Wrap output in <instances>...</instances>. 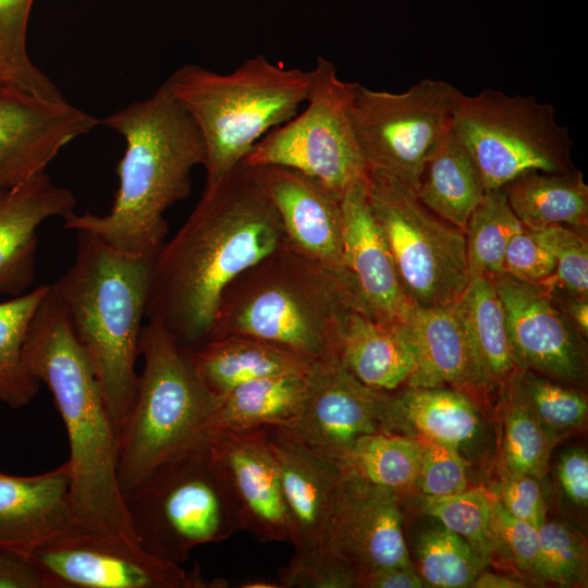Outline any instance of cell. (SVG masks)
Returning <instances> with one entry per match:
<instances>
[{"label": "cell", "mask_w": 588, "mask_h": 588, "mask_svg": "<svg viewBox=\"0 0 588 588\" xmlns=\"http://www.w3.org/2000/svg\"><path fill=\"white\" fill-rule=\"evenodd\" d=\"M75 207L74 194L46 172L0 192V294L25 293L35 279L39 226L50 218H65Z\"/></svg>", "instance_id": "obj_22"}, {"label": "cell", "mask_w": 588, "mask_h": 588, "mask_svg": "<svg viewBox=\"0 0 588 588\" xmlns=\"http://www.w3.org/2000/svg\"><path fill=\"white\" fill-rule=\"evenodd\" d=\"M139 354L144 367L119 431L123 494L206 434L220 400L203 382L189 353L160 322L147 320L143 326Z\"/></svg>", "instance_id": "obj_7"}, {"label": "cell", "mask_w": 588, "mask_h": 588, "mask_svg": "<svg viewBox=\"0 0 588 588\" xmlns=\"http://www.w3.org/2000/svg\"><path fill=\"white\" fill-rule=\"evenodd\" d=\"M500 399L504 416L503 456L506 470L542 479L555 441L507 388Z\"/></svg>", "instance_id": "obj_39"}, {"label": "cell", "mask_w": 588, "mask_h": 588, "mask_svg": "<svg viewBox=\"0 0 588 588\" xmlns=\"http://www.w3.org/2000/svg\"><path fill=\"white\" fill-rule=\"evenodd\" d=\"M493 493L482 487L446 497L422 498V510L464 538L487 563L498 554L492 527Z\"/></svg>", "instance_id": "obj_38"}, {"label": "cell", "mask_w": 588, "mask_h": 588, "mask_svg": "<svg viewBox=\"0 0 588 588\" xmlns=\"http://www.w3.org/2000/svg\"><path fill=\"white\" fill-rule=\"evenodd\" d=\"M42 284L0 302V401L19 408L36 395L39 382L27 371L23 350L32 320L49 291Z\"/></svg>", "instance_id": "obj_32"}, {"label": "cell", "mask_w": 588, "mask_h": 588, "mask_svg": "<svg viewBox=\"0 0 588 588\" xmlns=\"http://www.w3.org/2000/svg\"><path fill=\"white\" fill-rule=\"evenodd\" d=\"M100 119L69 101H46L11 89L0 93V192L46 172L69 143Z\"/></svg>", "instance_id": "obj_18"}, {"label": "cell", "mask_w": 588, "mask_h": 588, "mask_svg": "<svg viewBox=\"0 0 588 588\" xmlns=\"http://www.w3.org/2000/svg\"><path fill=\"white\" fill-rule=\"evenodd\" d=\"M284 240L257 169L241 162L203 192L184 224L158 250L146 320L160 322L183 350L199 348L210 339L229 284Z\"/></svg>", "instance_id": "obj_1"}, {"label": "cell", "mask_w": 588, "mask_h": 588, "mask_svg": "<svg viewBox=\"0 0 588 588\" xmlns=\"http://www.w3.org/2000/svg\"><path fill=\"white\" fill-rule=\"evenodd\" d=\"M388 392L358 380L339 356L315 360L305 375L299 412L286 428L309 448L345 467L354 442L383 432Z\"/></svg>", "instance_id": "obj_15"}, {"label": "cell", "mask_w": 588, "mask_h": 588, "mask_svg": "<svg viewBox=\"0 0 588 588\" xmlns=\"http://www.w3.org/2000/svg\"><path fill=\"white\" fill-rule=\"evenodd\" d=\"M522 225L509 205L504 187L485 193L465 230L470 280L486 278L493 281L504 274L507 242Z\"/></svg>", "instance_id": "obj_35"}, {"label": "cell", "mask_w": 588, "mask_h": 588, "mask_svg": "<svg viewBox=\"0 0 588 588\" xmlns=\"http://www.w3.org/2000/svg\"><path fill=\"white\" fill-rule=\"evenodd\" d=\"M510 207L531 231L562 224L583 231L588 221V187L577 170L530 171L504 186Z\"/></svg>", "instance_id": "obj_30"}, {"label": "cell", "mask_w": 588, "mask_h": 588, "mask_svg": "<svg viewBox=\"0 0 588 588\" xmlns=\"http://www.w3.org/2000/svg\"><path fill=\"white\" fill-rule=\"evenodd\" d=\"M34 0H0V77L11 90L46 101L65 98L32 61L26 45Z\"/></svg>", "instance_id": "obj_36"}, {"label": "cell", "mask_w": 588, "mask_h": 588, "mask_svg": "<svg viewBox=\"0 0 588 588\" xmlns=\"http://www.w3.org/2000/svg\"><path fill=\"white\" fill-rule=\"evenodd\" d=\"M358 588H421L425 584L415 565L396 567L358 576Z\"/></svg>", "instance_id": "obj_49"}, {"label": "cell", "mask_w": 588, "mask_h": 588, "mask_svg": "<svg viewBox=\"0 0 588 588\" xmlns=\"http://www.w3.org/2000/svg\"><path fill=\"white\" fill-rule=\"evenodd\" d=\"M310 76L305 109L268 132L242 163L294 169L342 199L368 175L350 113L357 82L342 81L335 65L322 57Z\"/></svg>", "instance_id": "obj_11"}, {"label": "cell", "mask_w": 588, "mask_h": 588, "mask_svg": "<svg viewBox=\"0 0 588 588\" xmlns=\"http://www.w3.org/2000/svg\"><path fill=\"white\" fill-rule=\"evenodd\" d=\"M526 585L509 576L485 572V569L474 579L471 588H522Z\"/></svg>", "instance_id": "obj_51"}, {"label": "cell", "mask_w": 588, "mask_h": 588, "mask_svg": "<svg viewBox=\"0 0 588 588\" xmlns=\"http://www.w3.org/2000/svg\"><path fill=\"white\" fill-rule=\"evenodd\" d=\"M421 456L422 444L418 439L376 432L354 442L345 467L375 485L407 495L416 487Z\"/></svg>", "instance_id": "obj_33"}, {"label": "cell", "mask_w": 588, "mask_h": 588, "mask_svg": "<svg viewBox=\"0 0 588 588\" xmlns=\"http://www.w3.org/2000/svg\"><path fill=\"white\" fill-rule=\"evenodd\" d=\"M207 437L241 530L261 542H290L279 467L262 428Z\"/></svg>", "instance_id": "obj_17"}, {"label": "cell", "mask_w": 588, "mask_h": 588, "mask_svg": "<svg viewBox=\"0 0 588 588\" xmlns=\"http://www.w3.org/2000/svg\"><path fill=\"white\" fill-rule=\"evenodd\" d=\"M455 306L467 339L479 399L489 393L500 396L519 368L493 281L470 280Z\"/></svg>", "instance_id": "obj_26"}, {"label": "cell", "mask_w": 588, "mask_h": 588, "mask_svg": "<svg viewBox=\"0 0 588 588\" xmlns=\"http://www.w3.org/2000/svg\"><path fill=\"white\" fill-rule=\"evenodd\" d=\"M547 291V290H546ZM551 294V293H550ZM580 333L588 335V299L551 294Z\"/></svg>", "instance_id": "obj_50"}, {"label": "cell", "mask_w": 588, "mask_h": 588, "mask_svg": "<svg viewBox=\"0 0 588 588\" xmlns=\"http://www.w3.org/2000/svg\"><path fill=\"white\" fill-rule=\"evenodd\" d=\"M69 462L35 476L0 473V548L30 555L75 529Z\"/></svg>", "instance_id": "obj_23"}, {"label": "cell", "mask_w": 588, "mask_h": 588, "mask_svg": "<svg viewBox=\"0 0 588 588\" xmlns=\"http://www.w3.org/2000/svg\"><path fill=\"white\" fill-rule=\"evenodd\" d=\"M339 358L363 383L385 392L405 385L415 368L403 324L387 326L358 310L346 318Z\"/></svg>", "instance_id": "obj_28"}, {"label": "cell", "mask_w": 588, "mask_h": 588, "mask_svg": "<svg viewBox=\"0 0 588 588\" xmlns=\"http://www.w3.org/2000/svg\"><path fill=\"white\" fill-rule=\"evenodd\" d=\"M0 588H45L29 555L0 548Z\"/></svg>", "instance_id": "obj_48"}, {"label": "cell", "mask_w": 588, "mask_h": 588, "mask_svg": "<svg viewBox=\"0 0 588 588\" xmlns=\"http://www.w3.org/2000/svg\"><path fill=\"white\" fill-rule=\"evenodd\" d=\"M305 375L265 377L231 389L220 396L207 432L290 426L301 408Z\"/></svg>", "instance_id": "obj_31"}, {"label": "cell", "mask_w": 588, "mask_h": 588, "mask_svg": "<svg viewBox=\"0 0 588 588\" xmlns=\"http://www.w3.org/2000/svg\"><path fill=\"white\" fill-rule=\"evenodd\" d=\"M451 128L473 157L486 192L530 171L574 170L567 126L558 123L552 105L531 95L489 88L473 96L458 91Z\"/></svg>", "instance_id": "obj_9"}, {"label": "cell", "mask_w": 588, "mask_h": 588, "mask_svg": "<svg viewBox=\"0 0 588 588\" xmlns=\"http://www.w3.org/2000/svg\"><path fill=\"white\" fill-rule=\"evenodd\" d=\"M187 352L203 382L218 396L255 379L305 373L313 363L285 347L246 335L213 338Z\"/></svg>", "instance_id": "obj_27"}, {"label": "cell", "mask_w": 588, "mask_h": 588, "mask_svg": "<svg viewBox=\"0 0 588 588\" xmlns=\"http://www.w3.org/2000/svg\"><path fill=\"white\" fill-rule=\"evenodd\" d=\"M403 328L415 359L414 371L405 385L452 388L478 403L469 347L455 304L415 305Z\"/></svg>", "instance_id": "obj_25"}, {"label": "cell", "mask_w": 588, "mask_h": 588, "mask_svg": "<svg viewBox=\"0 0 588 588\" xmlns=\"http://www.w3.org/2000/svg\"><path fill=\"white\" fill-rule=\"evenodd\" d=\"M554 257V273L541 286L551 294L588 299V243L574 228L556 224L531 231Z\"/></svg>", "instance_id": "obj_41"}, {"label": "cell", "mask_w": 588, "mask_h": 588, "mask_svg": "<svg viewBox=\"0 0 588 588\" xmlns=\"http://www.w3.org/2000/svg\"><path fill=\"white\" fill-rule=\"evenodd\" d=\"M100 124L125 142L112 206L101 216L72 212L63 218V228L91 233L123 253L157 255L168 233L166 211L188 197L192 172L204 166L200 133L164 84Z\"/></svg>", "instance_id": "obj_3"}, {"label": "cell", "mask_w": 588, "mask_h": 588, "mask_svg": "<svg viewBox=\"0 0 588 588\" xmlns=\"http://www.w3.org/2000/svg\"><path fill=\"white\" fill-rule=\"evenodd\" d=\"M485 193L473 157L451 128L425 166L417 197L437 216L465 232Z\"/></svg>", "instance_id": "obj_29"}, {"label": "cell", "mask_w": 588, "mask_h": 588, "mask_svg": "<svg viewBox=\"0 0 588 588\" xmlns=\"http://www.w3.org/2000/svg\"><path fill=\"white\" fill-rule=\"evenodd\" d=\"M310 71L246 59L221 74L184 64L163 83L197 126L205 147L204 191L216 187L268 132L306 102Z\"/></svg>", "instance_id": "obj_6"}, {"label": "cell", "mask_w": 588, "mask_h": 588, "mask_svg": "<svg viewBox=\"0 0 588 588\" xmlns=\"http://www.w3.org/2000/svg\"><path fill=\"white\" fill-rule=\"evenodd\" d=\"M243 588H282L280 585L266 580H250L240 585Z\"/></svg>", "instance_id": "obj_52"}, {"label": "cell", "mask_w": 588, "mask_h": 588, "mask_svg": "<svg viewBox=\"0 0 588 588\" xmlns=\"http://www.w3.org/2000/svg\"><path fill=\"white\" fill-rule=\"evenodd\" d=\"M492 527L498 553L505 555L519 571L538 577V528L513 516L495 495L492 506Z\"/></svg>", "instance_id": "obj_44"}, {"label": "cell", "mask_w": 588, "mask_h": 588, "mask_svg": "<svg viewBox=\"0 0 588 588\" xmlns=\"http://www.w3.org/2000/svg\"><path fill=\"white\" fill-rule=\"evenodd\" d=\"M23 360L51 391L66 430L75 527L136 541L118 478L119 432L51 284L29 326Z\"/></svg>", "instance_id": "obj_2"}, {"label": "cell", "mask_w": 588, "mask_h": 588, "mask_svg": "<svg viewBox=\"0 0 588 588\" xmlns=\"http://www.w3.org/2000/svg\"><path fill=\"white\" fill-rule=\"evenodd\" d=\"M553 255L522 225L510 237L503 259L504 273L522 282L541 285L555 271Z\"/></svg>", "instance_id": "obj_45"}, {"label": "cell", "mask_w": 588, "mask_h": 588, "mask_svg": "<svg viewBox=\"0 0 588 588\" xmlns=\"http://www.w3.org/2000/svg\"><path fill=\"white\" fill-rule=\"evenodd\" d=\"M29 558L45 588H221L196 566L186 573L136 541L73 529L40 547Z\"/></svg>", "instance_id": "obj_13"}, {"label": "cell", "mask_w": 588, "mask_h": 588, "mask_svg": "<svg viewBox=\"0 0 588 588\" xmlns=\"http://www.w3.org/2000/svg\"><path fill=\"white\" fill-rule=\"evenodd\" d=\"M382 429L442 443L463 455L479 440L483 420L478 403L462 391L404 385L388 392Z\"/></svg>", "instance_id": "obj_24"}, {"label": "cell", "mask_w": 588, "mask_h": 588, "mask_svg": "<svg viewBox=\"0 0 588 588\" xmlns=\"http://www.w3.org/2000/svg\"><path fill=\"white\" fill-rule=\"evenodd\" d=\"M73 264L51 284L120 428L132 405L135 366L156 255L120 252L77 231Z\"/></svg>", "instance_id": "obj_4"}, {"label": "cell", "mask_w": 588, "mask_h": 588, "mask_svg": "<svg viewBox=\"0 0 588 588\" xmlns=\"http://www.w3.org/2000/svg\"><path fill=\"white\" fill-rule=\"evenodd\" d=\"M123 495L136 542L170 562L241 530L207 433Z\"/></svg>", "instance_id": "obj_8"}, {"label": "cell", "mask_w": 588, "mask_h": 588, "mask_svg": "<svg viewBox=\"0 0 588 588\" xmlns=\"http://www.w3.org/2000/svg\"><path fill=\"white\" fill-rule=\"evenodd\" d=\"M255 168L279 213L286 242L341 280L358 299L345 265L341 199L294 169Z\"/></svg>", "instance_id": "obj_19"}, {"label": "cell", "mask_w": 588, "mask_h": 588, "mask_svg": "<svg viewBox=\"0 0 588 588\" xmlns=\"http://www.w3.org/2000/svg\"><path fill=\"white\" fill-rule=\"evenodd\" d=\"M416 486L424 495L446 497L468 489L467 461L456 449L424 438Z\"/></svg>", "instance_id": "obj_42"}, {"label": "cell", "mask_w": 588, "mask_h": 588, "mask_svg": "<svg viewBox=\"0 0 588 588\" xmlns=\"http://www.w3.org/2000/svg\"><path fill=\"white\" fill-rule=\"evenodd\" d=\"M493 284L504 308L507 336L518 368L569 385H586V338L554 297L541 285L505 273Z\"/></svg>", "instance_id": "obj_16"}, {"label": "cell", "mask_w": 588, "mask_h": 588, "mask_svg": "<svg viewBox=\"0 0 588 588\" xmlns=\"http://www.w3.org/2000/svg\"><path fill=\"white\" fill-rule=\"evenodd\" d=\"M458 91L430 78L403 93L357 82L350 113L368 170L390 174L416 192L428 159L451 130Z\"/></svg>", "instance_id": "obj_12"}, {"label": "cell", "mask_w": 588, "mask_h": 588, "mask_svg": "<svg viewBox=\"0 0 588 588\" xmlns=\"http://www.w3.org/2000/svg\"><path fill=\"white\" fill-rule=\"evenodd\" d=\"M506 388L555 443L586 425L588 400L578 387L519 369Z\"/></svg>", "instance_id": "obj_34"}, {"label": "cell", "mask_w": 588, "mask_h": 588, "mask_svg": "<svg viewBox=\"0 0 588 588\" xmlns=\"http://www.w3.org/2000/svg\"><path fill=\"white\" fill-rule=\"evenodd\" d=\"M434 523L415 540L418 575L428 587H469L488 564L464 538Z\"/></svg>", "instance_id": "obj_37"}, {"label": "cell", "mask_w": 588, "mask_h": 588, "mask_svg": "<svg viewBox=\"0 0 588 588\" xmlns=\"http://www.w3.org/2000/svg\"><path fill=\"white\" fill-rule=\"evenodd\" d=\"M354 310L363 313L356 295L284 240L225 289L210 339L252 336L315 362L339 356Z\"/></svg>", "instance_id": "obj_5"}, {"label": "cell", "mask_w": 588, "mask_h": 588, "mask_svg": "<svg viewBox=\"0 0 588 588\" xmlns=\"http://www.w3.org/2000/svg\"><path fill=\"white\" fill-rule=\"evenodd\" d=\"M556 479L565 499L581 511L588 507V455L572 446L562 452L556 463Z\"/></svg>", "instance_id": "obj_47"}, {"label": "cell", "mask_w": 588, "mask_h": 588, "mask_svg": "<svg viewBox=\"0 0 588 588\" xmlns=\"http://www.w3.org/2000/svg\"><path fill=\"white\" fill-rule=\"evenodd\" d=\"M494 495L513 516L536 528H539L547 519L540 480L535 477L505 470L498 485V493Z\"/></svg>", "instance_id": "obj_46"}, {"label": "cell", "mask_w": 588, "mask_h": 588, "mask_svg": "<svg viewBox=\"0 0 588 588\" xmlns=\"http://www.w3.org/2000/svg\"><path fill=\"white\" fill-rule=\"evenodd\" d=\"M538 531V577L561 586H586L588 550L584 535L562 520L546 519Z\"/></svg>", "instance_id": "obj_40"}, {"label": "cell", "mask_w": 588, "mask_h": 588, "mask_svg": "<svg viewBox=\"0 0 588 588\" xmlns=\"http://www.w3.org/2000/svg\"><path fill=\"white\" fill-rule=\"evenodd\" d=\"M277 461L294 554L326 550V537L345 467L316 452L284 427H262Z\"/></svg>", "instance_id": "obj_20"}, {"label": "cell", "mask_w": 588, "mask_h": 588, "mask_svg": "<svg viewBox=\"0 0 588 588\" xmlns=\"http://www.w3.org/2000/svg\"><path fill=\"white\" fill-rule=\"evenodd\" d=\"M356 579L355 571L328 550L293 554L279 571L282 588H352L356 587Z\"/></svg>", "instance_id": "obj_43"}, {"label": "cell", "mask_w": 588, "mask_h": 588, "mask_svg": "<svg viewBox=\"0 0 588 588\" xmlns=\"http://www.w3.org/2000/svg\"><path fill=\"white\" fill-rule=\"evenodd\" d=\"M345 467L326 537V550L358 576L414 565L404 534V499Z\"/></svg>", "instance_id": "obj_14"}, {"label": "cell", "mask_w": 588, "mask_h": 588, "mask_svg": "<svg viewBox=\"0 0 588 588\" xmlns=\"http://www.w3.org/2000/svg\"><path fill=\"white\" fill-rule=\"evenodd\" d=\"M366 195L412 303L455 304L470 282L465 232L428 209L411 186L384 172L368 170Z\"/></svg>", "instance_id": "obj_10"}, {"label": "cell", "mask_w": 588, "mask_h": 588, "mask_svg": "<svg viewBox=\"0 0 588 588\" xmlns=\"http://www.w3.org/2000/svg\"><path fill=\"white\" fill-rule=\"evenodd\" d=\"M367 182L342 199L345 265L353 278L363 313L371 319L399 327L414 308L405 294L385 240L371 213Z\"/></svg>", "instance_id": "obj_21"}, {"label": "cell", "mask_w": 588, "mask_h": 588, "mask_svg": "<svg viewBox=\"0 0 588 588\" xmlns=\"http://www.w3.org/2000/svg\"><path fill=\"white\" fill-rule=\"evenodd\" d=\"M5 89H10V88L7 87V85L3 83V81L0 77V93L5 90Z\"/></svg>", "instance_id": "obj_53"}]
</instances>
